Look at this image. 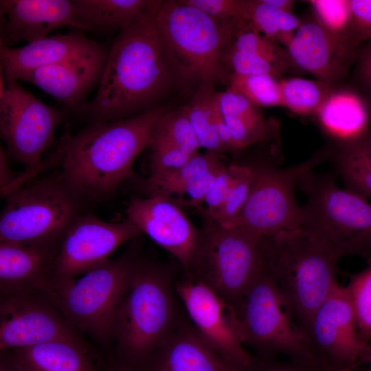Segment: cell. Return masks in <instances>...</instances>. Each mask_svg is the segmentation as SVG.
I'll list each match as a JSON object with an SVG mask.
<instances>
[{
  "label": "cell",
  "instance_id": "cell-1",
  "mask_svg": "<svg viewBox=\"0 0 371 371\" xmlns=\"http://www.w3.org/2000/svg\"><path fill=\"white\" fill-rule=\"evenodd\" d=\"M164 112L156 106L124 120L91 123L74 136L64 135L52 153L54 166L88 204L106 199L134 177L133 165L148 146Z\"/></svg>",
  "mask_w": 371,
  "mask_h": 371
},
{
  "label": "cell",
  "instance_id": "cell-2",
  "mask_svg": "<svg viewBox=\"0 0 371 371\" xmlns=\"http://www.w3.org/2000/svg\"><path fill=\"white\" fill-rule=\"evenodd\" d=\"M158 9L120 32L109 47L96 94L77 110L91 123L124 120L156 107L171 83L155 30Z\"/></svg>",
  "mask_w": 371,
  "mask_h": 371
},
{
  "label": "cell",
  "instance_id": "cell-3",
  "mask_svg": "<svg viewBox=\"0 0 371 371\" xmlns=\"http://www.w3.org/2000/svg\"><path fill=\"white\" fill-rule=\"evenodd\" d=\"M174 269L139 256L115 313L108 356L113 371H137L186 315Z\"/></svg>",
  "mask_w": 371,
  "mask_h": 371
},
{
  "label": "cell",
  "instance_id": "cell-4",
  "mask_svg": "<svg viewBox=\"0 0 371 371\" xmlns=\"http://www.w3.org/2000/svg\"><path fill=\"white\" fill-rule=\"evenodd\" d=\"M155 26L171 82L192 93L228 80L223 57L231 40L206 14L181 1H165Z\"/></svg>",
  "mask_w": 371,
  "mask_h": 371
},
{
  "label": "cell",
  "instance_id": "cell-5",
  "mask_svg": "<svg viewBox=\"0 0 371 371\" xmlns=\"http://www.w3.org/2000/svg\"><path fill=\"white\" fill-rule=\"evenodd\" d=\"M264 241L266 266L295 319L306 331L337 282L341 257L301 228Z\"/></svg>",
  "mask_w": 371,
  "mask_h": 371
},
{
  "label": "cell",
  "instance_id": "cell-6",
  "mask_svg": "<svg viewBox=\"0 0 371 371\" xmlns=\"http://www.w3.org/2000/svg\"><path fill=\"white\" fill-rule=\"evenodd\" d=\"M140 256L135 245L115 259L77 278L50 284L45 290L67 322L108 352L117 309L130 284Z\"/></svg>",
  "mask_w": 371,
  "mask_h": 371
},
{
  "label": "cell",
  "instance_id": "cell-7",
  "mask_svg": "<svg viewBox=\"0 0 371 371\" xmlns=\"http://www.w3.org/2000/svg\"><path fill=\"white\" fill-rule=\"evenodd\" d=\"M195 208L203 226L186 273L214 290L234 308L265 267L264 238L223 226L202 205Z\"/></svg>",
  "mask_w": 371,
  "mask_h": 371
},
{
  "label": "cell",
  "instance_id": "cell-8",
  "mask_svg": "<svg viewBox=\"0 0 371 371\" xmlns=\"http://www.w3.org/2000/svg\"><path fill=\"white\" fill-rule=\"evenodd\" d=\"M297 184L306 196L301 229L340 257L371 260V204L338 187L334 175L310 170Z\"/></svg>",
  "mask_w": 371,
  "mask_h": 371
},
{
  "label": "cell",
  "instance_id": "cell-9",
  "mask_svg": "<svg viewBox=\"0 0 371 371\" xmlns=\"http://www.w3.org/2000/svg\"><path fill=\"white\" fill-rule=\"evenodd\" d=\"M0 216V240L57 245L88 204L58 170L36 176L5 196Z\"/></svg>",
  "mask_w": 371,
  "mask_h": 371
},
{
  "label": "cell",
  "instance_id": "cell-10",
  "mask_svg": "<svg viewBox=\"0 0 371 371\" xmlns=\"http://www.w3.org/2000/svg\"><path fill=\"white\" fill-rule=\"evenodd\" d=\"M244 345L259 357L278 355L313 371H321L311 350L306 331L296 322L266 265L233 308Z\"/></svg>",
  "mask_w": 371,
  "mask_h": 371
},
{
  "label": "cell",
  "instance_id": "cell-11",
  "mask_svg": "<svg viewBox=\"0 0 371 371\" xmlns=\"http://www.w3.org/2000/svg\"><path fill=\"white\" fill-rule=\"evenodd\" d=\"M5 81L6 90L0 98V132L8 157L27 168L18 177L22 185L45 168L42 157L54 142L56 129L66 113L45 104L16 80Z\"/></svg>",
  "mask_w": 371,
  "mask_h": 371
},
{
  "label": "cell",
  "instance_id": "cell-12",
  "mask_svg": "<svg viewBox=\"0 0 371 371\" xmlns=\"http://www.w3.org/2000/svg\"><path fill=\"white\" fill-rule=\"evenodd\" d=\"M327 155L324 149L285 168L251 166L255 179L250 195L241 214L229 227L240 228L262 238L301 228L303 207L296 202L295 185L304 173L327 160Z\"/></svg>",
  "mask_w": 371,
  "mask_h": 371
},
{
  "label": "cell",
  "instance_id": "cell-13",
  "mask_svg": "<svg viewBox=\"0 0 371 371\" xmlns=\"http://www.w3.org/2000/svg\"><path fill=\"white\" fill-rule=\"evenodd\" d=\"M306 333L322 371L355 370L371 347L360 337L346 286L337 282L315 312Z\"/></svg>",
  "mask_w": 371,
  "mask_h": 371
},
{
  "label": "cell",
  "instance_id": "cell-14",
  "mask_svg": "<svg viewBox=\"0 0 371 371\" xmlns=\"http://www.w3.org/2000/svg\"><path fill=\"white\" fill-rule=\"evenodd\" d=\"M141 234L128 218L112 223L90 213L81 214L60 241L50 284L73 280L101 265L120 246Z\"/></svg>",
  "mask_w": 371,
  "mask_h": 371
},
{
  "label": "cell",
  "instance_id": "cell-15",
  "mask_svg": "<svg viewBox=\"0 0 371 371\" xmlns=\"http://www.w3.org/2000/svg\"><path fill=\"white\" fill-rule=\"evenodd\" d=\"M56 341L89 344L67 322L45 290L0 296V351Z\"/></svg>",
  "mask_w": 371,
  "mask_h": 371
},
{
  "label": "cell",
  "instance_id": "cell-16",
  "mask_svg": "<svg viewBox=\"0 0 371 371\" xmlns=\"http://www.w3.org/2000/svg\"><path fill=\"white\" fill-rule=\"evenodd\" d=\"M176 293L194 328L235 371L255 357L244 348L233 308L214 290L188 274L175 280Z\"/></svg>",
  "mask_w": 371,
  "mask_h": 371
},
{
  "label": "cell",
  "instance_id": "cell-17",
  "mask_svg": "<svg viewBox=\"0 0 371 371\" xmlns=\"http://www.w3.org/2000/svg\"><path fill=\"white\" fill-rule=\"evenodd\" d=\"M126 213L153 241L174 256L186 271L196 249L200 229L169 198L132 197Z\"/></svg>",
  "mask_w": 371,
  "mask_h": 371
},
{
  "label": "cell",
  "instance_id": "cell-18",
  "mask_svg": "<svg viewBox=\"0 0 371 371\" xmlns=\"http://www.w3.org/2000/svg\"><path fill=\"white\" fill-rule=\"evenodd\" d=\"M63 27L83 30L71 0L0 1V46L30 43Z\"/></svg>",
  "mask_w": 371,
  "mask_h": 371
},
{
  "label": "cell",
  "instance_id": "cell-19",
  "mask_svg": "<svg viewBox=\"0 0 371 371\" xmlns=\"http://www.w3.org/2000/svg\"><path fill=\"white\" fill-rule=\"evenodd\" d=\"M357 46L333 36L317 22L302 23L286 48L289 60L318 80L334 85L348 72Z\"/></svg>",
  "mask_w": 371,
  "mask_h": 371
},
{
  "label": "cell",
  "instance_id": "cell-20",
  "mask_svg": "<svg viewBox=\"0 0 371 371\" xmlns=\"http://www.w3.org/2000/svg\"><path fill=\"white\" fill-rule=\"evenodd\" d=\"M109 49L82 32L48 36L19 47L0 46V70L5 79L18 80L34 69L95 55Z\"/></svg>",
  "mask_w": 371,
  "mask_h": 371
},
{
  "label": "cell",
  "instance_id": "cell-21",
  "mask_svg": "<svg viewBox=\"0 0 371 371\" xmlns=\"http://www.w3.org/2000/svg\"><path fill=\"white\" fill-rule=\"evenodd\" d=\"M137 371H235L201 336L186 313Z\"/></svg>",
  "mask_w": 371,
  "mask_h": 371
},
{
  "label": "cell",
  "instance_id": "cell-22",
  "mask_svg": "<svg viewBox=\"0 0 371 371\" xmlns=\"http://www.w3.org/2000/svg\"><path fill=\"white\" fill-rule=\"evenodd\" d=\"M109 51L40 67L19 80L31 83L67 108L77 111L85 103L90 91L99 85Z\"/></svg>",
  "mask_w": 371,
  "mask_h": 371
},
{
  "label": "cell",
  "instance_id": "cell-23",
  "mask_svg": "<svg viewBox=\"0 0 371 371\" xmlns=\"http://www.w3.org/2000/svg\"><path fill=\"white\" fill-rule=\"evenodd\" d=\"M58 245L0 240V296L46 290Z\"/></svg>",
  "mask_w": 371,
  "mask_h": 371
},
{
  "label": "cell",
  "instance_id": "cell-24",
  "mask_svg": "<svg viewBox=\"0 0 371 371\" xmlns=\"http://www.w3.org/2000/svg\"><path fill=\"white\" fill-rule=\"evenodd\" d=\"M0 352L19 371H113L107 355L90 344L56 341Z\"/></svg>",
  "mask_w": 371,
  "mask_h": 371
},
{
  "label": "cell",
  "instance_id": "cell-25",
  "mask_svg": "<svg viewBox=\"0 0 371 371\" xmlns=\"http://www.w3.org/2000/svg\"><path fill=\"white\" fill-rule=\"evenodd\" d=\"M83 31L110 33L138 23L156 11L162 1L71 0Z\"/></svg>",
  "mask_w": 371,
  "mask_h": 371
},
{
  "label": "cell",
  "instance_id": "cell-26",
  "mask_svg": "<svg viewBox=\"0 0 371 371\" xmlns=\"http://www.w3.org/2000/svg\"><path fill=\"white\" fill-rule=\"evenodd\" d=\"M322 128L337 142L368 132V112L362 99L348 90H334L315 115Z\"/></svg>",
  "mask_w": 371,
  "mask_h": 371
},
{
  "label": "cell",
  "instance_id": "cell-27",
  "mask_svg": "<svg viewBox=\"0 0 371 371\" xmlns=\"http://www.w3.org/2000/svg\"><path fill=\"white\" fill-rule=\"evenodd\" d=\"M329 160L346 189L361 197L371 199V133L337 142L328 150Z\"/></svg>",
  "mask_w": 371,
  "mask_h": 371
},
{
  "label": "cell",
  "instance_id": "cell-28",
  "mask_svg": "<svg viewBox=\"0 0 371 371\" xmlns=\"http://www.w3.org/2000/svg\"><path fill=\"white\" fill-rule=\"evenodd\" d=\"M221 154L207 152L194 154L179 170L165 177L142 180V187L147 196L169 198L172 194H183L186 189L203 174L225 165Z\"/></svg>",
  "mask_w": 371,
  "mask_h": 371
},
{
  "label": "cell",
  "instance_id": "cell-29",
  "mask_svg": "<svg viewBox=\"0 0 371 371\" xmlns=\"http://www.w3.org/2000/svg\"><path fill=\"white\" fill-rule=\"evenodd\" d=\"M217 93L214 85L200 86L185 106L199 147L221 155L227 150L215 126L214 106Z\"/></svg>",
  "mask_w": 371,
  "mask_h": 371
},
{
  "label": "cell",
  "instance_id": "cell-30",
  "mask_svg": "<svg viewBox=\"0 0 371 371\" xmlns=\"http://www.w3.org/2000/svg\"><path fill=\"white\" fill-rule=\"evenodd\" d=\"M245 4L247 20L251 26L286 48L302 21L292 12L272 7L264 0H245Z\"/></svg>",
  "mask_w": 371,
  "mask_h": 371
},
{
  "label": "cell",
  "instance_id": "cell-31",
  "mask_svg": "<svg viewBox=\"0 0 371 371\" xmlns=\"http://www.w3.org/2000/svg\"><path fill=\"white\" fill-rule=\"evenodd\" d=\"M283 106L297 115H316L330 94L333 85L317 80L291 78L280 80Z\"/></svg>",
  "mask_w": 371,
  "mask_h": 371
},
{
  "label": "cell",
  "instance_id": "cell-32",
  "mask_svg": "<svg viewBox=\"0 0 371 371\" xmlns=\"http://www.w3.org/2000/svg\"><path fill=\"white\" fill-rule=\"evenodd\" d=\"M315 21L336 38L358 47L349 0H310Z\"/></svg>",
  "mask_w": 371,
  "mask_h": 371
},
{
  "label": "cell",
  "instance_id": "cell-33",
  "mask_svg": "<svg viewBox=\"0 0 371 371\" xmlns=\"http://www.w3.org/2000/svg\"><path fill=\"white\" fill-rule=\"evenodd\" d=\"M228 81V89L241 94L258 108L283 106L280 81L274 76L230 74Z\"/></svg>",
  "mask_w": 371,
  "mask_h": 371
},
{
  "label": "cell",
  "instance_id": "cell-34",
  "mask_svg": "<svg viewBox=\"0 0 371 371\" xmlns=\"http://www.w3.org/2000/svg\"><path fill=\"white\" fill-rule=\"evenodd\" d=\"M150 139L170 144L190 155L198 153L200 148L185 106L173 111H165Z\"/></svg>",
  "mask_w": 371,
  "mask_h": 371
},
{
  "label": "cell",
  "instance_id": "cell-35",
  "mask_svg": "<svg viewBox=\"0 0 371 371\" xmlns=\"http://www.w3.org/2000/svg\"><path fill=\"white\" fill-rule=\"evenodd\" d=\"M234 165V180L223 204L214 213L208 214L219 224L227 227L232 226L244 209L255 179L253 167L236 163Z\"/></svg>",
  "mask_w": 371,
  "mask_h": 371
},
{
  "label": "cell",
  "instance_id": "cell-36",
  "mask_svg": "<svg viewBox=\"0 0 371 371\" xmlns=\"http://www.w3.org/2000/svg\"><path fill=\"white\" fill-rule=\"evenodd\" d=\"M210 16L232 40L247 23L245 0H181Z\"/></svg>",
  "mask_w": 371,
  "mask_h": 371
},
{
  "label": "cell",
  "instance_id": "cell-37",
  "mask_svg": "<svg viewBox=\"0 0 371 371\" xmlns=\"http://www.w3.org/2000/svg\"><path fill=\"white\" fill-rule=\"evenodd\" d=\"M368 262V265L353 275L346 286L360 337L367 345L371 341V260Z\"/></svg>",
  "mask_w": 371,
  "mask_h": 371
},
{
  "label": "cell",
  "instance_id": "cell-38",
  "mask_svg": "<svg viewBox=\"0 0 371 371\" xmlns=\"http://www.w3.org/2000/svg\"><path fill=\"white\" fill-rule=\"evenodd\" d=\"M223 62V65L230 69V74L240 76L271 74L277 77L286 71L289 59L288 55L267 56L225 49Z\"/></svg>",
  "mask_w": 371,
  "mask_h": 371
},
{
  "label": "cell",
  "instance_id": "cell-39",
  "mask_svg": "<svg viewBox=\"0 0 371 371\" xmlns=\"http://www.w3.org/2000/svg\"><path fill=\"white\" fill-rule=\"evenodd\" d=\"M148 146L150 149L152 179H158L182 168L194 155L175 147L170 144L150 140Z\"/></svg>",
  "mask_w": 371,
  "mask_h": 371
},
{
  "label": "cell",
  "instance_id": "cell-40",
  "mask_svg": "<svg viewBox=\"0 0 371 371\" xmlns=\"http://www.w3.org/2000/svg\"><path fill=\"white\" fill-rule=\"evenodd\" d=\"M226 49L245 54L287 56L286 49L284 50L277 43L256 30L249 23L235 34Z\"/></svg>",
  "mask_w": 371,
  "mask_h": 371
},
{
  "label": "cell",
  "instance_id": "cell-41",
  "mask_svg": "<svg viewBox=\"0 0 371 371\" xmlns=\"http://www.w3.org/2000/svg\"><path fill=\"white\" fill-rule=\"evenodd\" d=\"M218 103L221 112L225 117L251 120L265 117L259 108L253 105L241 94L229 89L218 92Z\"/></svg>",
  "mask_w": 371,
  "mask_h": 371
},
{
  "label": "cell",
  "instance_id": "cell-42",
  "mask_svg": "<svg viewBox=\"0 0 371 371\" xmlns=\"http://www.w3.org/2000/svg\"><path fill=\"white\" fill-rule=\"evenodd\" d=\"M234 177V164L225 166L219 172L203 201L205 204L203 208L207 214L214 213L222 206L232 186Z\"/></svg>",
  "mask_w": 371,
  "mask_h": 371
},
{
  "label": "cell",
  "instance_id": "cell-43",
  "mask_svg": "<svg viewBox=\"0 0 371 371\" xmlns=\"http://www.w3.org/2000/svg\"><path fill=\"white\" fill-rule=\"evenodd\" d=\"M353 28L359 42L371 38V0H349Z\"/></svg>",
  "mask_w": 371,
  "mask_h": 371
},
{
  "label": "cell",
  "instance_id": "cell-44",
  "mask_svg": "<svg viewBox=\"0 0 371 371\" xmlns=\"http://www.w3.org/2000/svg\"><path fill=\"white\" fill-rule=\"evenodd\" d=\"M243 371H313L291 361L286 363L273 358L256 357Z\"/></svg>",
  "mask_w": 371,
  "mask_h": 371
},
{
  "label": "cell",
  "instance_id": "cell-45",
  "mask_svg": "<svg viewBox=\"0 0 371 371\" xmlns=\"http://www.w3.org/2000/svg\"><path fill=\"white\" fill-rule=\"evenodd\" d=\"M357 70L361 82L371 91V38L359 56Z\"/></svg>",
  "mask_w": 371,
  "mask_h": 371
},
{
  "label": "cell",
  "instance_id": "cell-46",
  "mask_svg": "<svg viewBox=\"0 0 371 371\" xmlns=\"http://www.w3.org/2000/svg\"><path fill=\"white\" fill-rule=\"evenodd\" d=\"M8 156L5 149L0 148V168H1V194L4 192L14 181L18 175H14L9 166Z\"/></svg>",
  "mask_w": 371,
  "mask_h": 371
},
{
  "label": "cell",
  "instance_id": "cell-47",
  "mask_svg": "<svg viewBox=\"0 0 371 371\" xmlns=\"http://www.w3.org/2000/svg\"><path fill=\"white\" fill-rule=\"evenodd\" d=\"M265 3L277 9L291 12L295 1L292 0H264Z\"/></svg>",
  "mask_w": 371,
  "mask_h": 371
},
{
  "label": "cell",
  "instance_id": "cell-48",
  "mask_svg": "<svg viewBox=\"0 0 371 371\" xmlns=\"http://www.w3.org/2000/svg\"><path fill=\"white\" fill-rule=\"evenodd\" d=\"M0 371H19L12 362L0 352Z\"/></svg>",
  "mask_w": 371,
  "mask_h": 371
},
{
  "label": "cell",
  "instance_id": "cell-49",
  "mask_svg": "<svg viewBox=\"0 0 371 371\" xmlns=\"http://www.w3.org/2000/svg\"><path fill=\"white\" fill-rule=\"evenodd\" d=\"M362 363L366 364V368L365 369L364 371H371V347L370 348L367 354L364 356V357L361 360L360 364Z\"/></svg>",
  "mask_w": 371,
  "mask_h": 371
},
{
  "label": "cell",
  "instance_id": "cell-50",
  "mask_svg": "<svg viewBox=\"0 0 371 371\" xmlns=\"http://www.w3.org/2000/svg\"><path fill=\"white\" fill-rule=\"evenodd\" d=\"M6 90V81L3 72L0 70V98L3 97Z\"/></svg>",
  "mask_w": 371,
  "mask_h": 371
},
{
  "label": "cell",
  "instance_id": "cell-51",
  "mask_svg": "<svg viewBox=\"0 0 371 371\" xmlns=\"http://www.w3.org/2000/svg\"><path fill=\"white\" fill-rule=\"evenodd\" d=\"M350 371H355V370H350Z\"/></svg>",
  "mask_w": 371,
  "mask_h": 371
}]
</instances>
